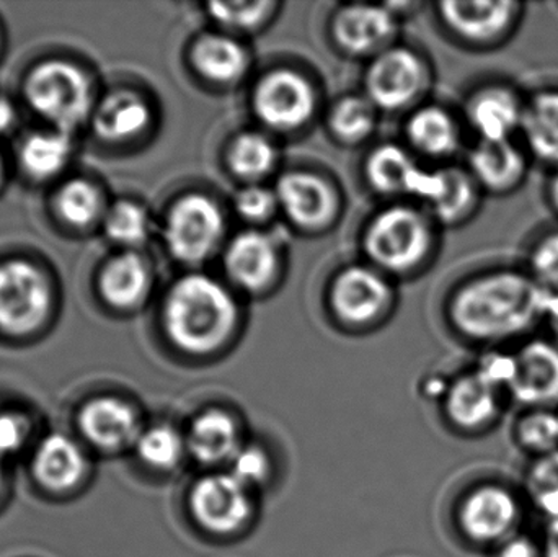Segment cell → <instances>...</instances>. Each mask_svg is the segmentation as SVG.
<instances>
[{
  "mask_svg": "<svg viewBox=\"0 0 558 557\" xmlns=\"http://www.w3.org/2000/svg\"><path fill=\"white\" fill-rule=\"evenodd\" d=\"M137 460L157 473L175 471L189 455L185 434L170 424H153L144 427L134 445Z\"/></svg>",
  "mask_w": 558,
  "mask_h": 557,
  "instance_id": "obj_31",
  "label": "cell"
},
{
  "mask_svg": "<svg viewBox=\"0 0 558 557\" xmlns=\"http://www.w3.org/2000/svg\"><path fill=\"white\" fill-rule=\"evenodd\" d=\"M25 98L29 108L52 130L71 134V131L90 120L95 95L90 77L74 62L49 59L26 75Z\"/></svg>",
  "mask_w": 558,
  "mask_h": 557,
  "instance_id": "obj_3",
  "label": "cell"
},
{
  "mask_svg": "<svg viewBox=\"0 0 558 557\" xmlns=\"http://www.w3.org/2000/svg\"><path fill=\"white\" fill-rule=\"evenodd\" d=\"M544 556L558 557V520H554L553 525L547 530L546 546H544Z\"/></svg>",
  "mask_w": 558,
  "mask_h": 557,
  "instance_id": "obj_45",
  "label": "cell"
},
{
  "mask_svg": "<svg viewBox=\"0 0 558 557\" xmlns=\"http://www.w3.org/2000/svg\"><path fill=\"white\" fill-rule=\"evenodd\" d=\"M54 209L65 225L88 228L107 213L104 193L90 180L72 179L54 196Z\"/></svg>",
  "mask_w": 558,
  "mask_h": 557,
  "instance_id": "obj_33",
  "label": "cell"
},
{
  "mask_svg": "<svg viewBox=\"0 0 558 557\" xmlns=\"http://www.w3.org/2000/svg\"><path fill=\"white\" fill-rule=\"evenodd\" d=\"M90 121L101 140L126 143L149 126V104L137 92L118 88L97 101Z\"/></svg>",
  "mask_w": 558,
  "mask_h": 557,
  "instance_id": "obj_23",
  "label": "cell"
},
{
  "mask_svg": "<svg viewBox=\"0 0 558 557\" xmlns=\"http://www.w3.org/2000/svg\"><path fill=\"white\" fill-rule=\"evenodd\" d=\"M105 235L124 249H137L149 239L150 216L140 203L121 199L101 219Z\"/></svg>",
  "mask_w": 558,
  "mask_h": 557,
  "instance_id": "obj_34",
  "label": "cell"
},
{
  "mask_svg": "<svg viewBox=\"0 0 558 557\" xmlns=\"http://www.w3.org/2000/svg\"><path fill=\"white\" fill-rule=\"evenodd\" d=\"M549 199L550 205L558 213V170L554 173L553 180L549 183Z\"/></svg>",
  "mask_w": 558,
  "mask_h": 557,
  "instance_id": "obj_48",
  "label": "cell"
},
{
  "mask_svg": "<svg viewBox=\"0 0 558 557\" xmlns=\"http://www.w3.org/2000/svg\"><path fill=\"white\" fill-rule=\"evenodd\" d=\"M252 493L229 471L209 473L192 487L190 510L195 522L211 535H234L252 519Z\"/></svg>",
  "mask_w": 558,
  "mask_h": 557,
  "instance_id": "obj_9",
  "label": "cell"
},
{
  "mask_svg": "<svg viewBox=\"0 0 558 557\" xmlns=\"http://www.w3.org/2000/svg\"><path fill=\"white\" fill-rule=\"evenodd\" d=\"M554 294L530 274L495 270L456 291L449 316L474 342L498 343L526 336L549 313Z\"/></svg>",
  "mask_w": 558,
  "mask_h": 557,
  "instance_id": "obj_1",
  "label": "cell"
},
{
  "mask_svg": "<svg viewBox=\"0 0 558 557\" xmlns=\"http://www.w3.org/2000/svg\"><path fill=\"white\" fill-rule=\"evenodd\" d=\"M3 173H5V170H3V160H2V156H0V183H2Z\"/></svg>",
  "mask_w": 558,
  "mask_h": 557,
  "instance_id": "obj_49",
  "label": "cell"
},
{
  "mask_svg": "<svg viewBox=\"0 0 558 557\" xmlns=\"http://www.w3.org/2000/svg\"><path fill=\"white\" fill-rule=\"evenodd\" d=\"M52 307L48 277L23 258L0 264V332L26 337L41 329Z\"/></svg>",
  "mask_w": 558,
  "mask_h": 557,
  "instance_id": "obj_5",
  "label": "cell"
},
{
  "mask_svg": "<svg viewBox=\"0 0 558 557\" xmlns=\"http://www.w3.org/2000/svg\"><path fill=\"white\" fill-rule=\"evenodd\" d=\"M315 110V94L304 75L291 69H277L262 77L254 90V111L271 130H299Z\"/></svg>",
  "mask_w": 558,
  "mask_h": 557,
  "instance_id": "obj_10",
  "label": "cell"
},
{
  "mask_svg": "<svg viewBox=\"0 0 558 557\" xmlns=\"http://www.w3.org/2000/svg\"><path fill=\"white\" fill-rule=\"evenodd\" d=\"M192 62L196 71L218 84L239 81L248 68L247 51L231 36L203 35L192 49Z\"/></svg>",
  "mask_w": 558,
  "mask_h": 557,
  "instance_id": "obj_27",
  "label": "cell"
},
{
  "mask_svg": "<svg viewBox=\"0 0 558 557\" xmlns=\"http://www.w3.org/2000/svg\"><path fill=\"white\" fill-rule=\"evenodd\" d=\"M26 461L33 486L48 499L77 497L94 477V453L74 432H43Z\"/></svg>",
  "mask_w": 558,
  "mask_h": 557,
  "instance_id": "obj_4",
  "label": "cell"
},
{
  "mask_svg": "<svg viewBox=\"0 0 558 557\" xmlns=\"http://www.w3.org/2000/svg\"><path fill=\"white\" fill-rule=\"evenodd\" d=\"M225 267L229 277L244 290H265L278 274L277 241L267 232H241L226 251Z\"/></svg>",
  "mask_w": 558,
  "mask_h": 557,
  "instance_id": "obj_20",
  "label": "cell"
},
{
  "mask_svg": "<svg viewBox=\"0 0 558 557\" xmlns=\"http://www.w3.org/2000/svg\"><path fill=\"white\" fill-rule=\"evenodd\" d=\"M72 156V143L62 131H39L29 134L20 146V164L36 180L59 175L68 167Z\"/></svg>",
  "mask_w": 558,
  "mask_h": 557,
  "instance_id": "obj_30",
  "label": "cell"
},
{
  "mask_svg": "<svg viewBox=\"0 0 558 557\" xmlns=\"http://www.w3.org/2000/svg\"><path fill=\"white\" fill-rule=\"evenodd\" d=\"M497 386L475 370L448 386L446 412L459 427L474 431L497 414Z\"/></svg>",
  "mask_w": 558,
  "mask_h": 557,
  "instance_id": "obj_25",
  "label": "cell"
},
{
  "mask_svg": "<svg viewBox=\"0 0 558 557\" xmlns=\"http://www.w3.org/2000/svg\"><path fill=\"white\" fill-rule=\"evenodd\" d=\"M428 74L422 59L405 48H389L374 58L366 72V94L374 107L397 110L425 92Z\"/></svg>",
  "mask_w": 558,
  "mask_h": 557,
  "instance_id": "obj_12",
  "label": "cell"
},
{
  "mask_svg": "<svg viewBox=\"0 0 558 557\" xmlns=\"http://www.w3.org/2000/svg\"><path fill=\"white\" fill-rule=\"evenodd\" d=\"M10 464L3 463L0 460V507L5 504L7 497H9L10 493V484H12V480H10Z\"/></svg>",
  "mask_w": 558,
  "mask_h": 557,
  "instance_id": "obj_46",
  "label": "cell"
},
{
  "mask_svg": "<svg viewBox=\"0 0 558 557\" xmlns=\"http://www.w3.org/2000/svg\"><path fill=\"white\" fill-rule=\"evenodd\" d=\"M225 235V216L215 199L190 193L167 213L163 241L167 251L183 264H199L215 254Z\"/></svg>",
  "mask_w": 558,
  "mask_h": 557,
  "instance_id": "obj_8",
  "label": "cell"
},
{
  "mask_svg": "<svg viewBox=\"0 0 558 557\" xmlns=\"http://www.w3.org/2000/svg\"><path fill=\"white\" fill-rule=\"evenodd\" d=\"M228 471L248 489L255 491L268 483L274 468H271L270 457L264 448L258 445L244 444L234 460L229 463Z\"/></svg>",
  "mask_w": 558,
  "mask_h": 557,
  "instance_id": "obj_40",
  "label": "cell"
},
{
  "mask_svg": "<svg viewBox=\"0 0 558 557\" xmlns=\"http://www.w3.org/2000/svg\"><path fill=\"white\" fill-rule=\"evenodd\" d=\"M396 12L383 5H344L333 19L338 45L350 55L379 51L396 35Z\"/></svg>",
  "mask_w": 558,
  "mask_h": 557,
  "instance_id": "obj_21",
  "label": "cell"
},
{
  "mask_svg": "<svg viewBox=\"0 0 558 557\" xmlns=\"http://www.w3.org/2000/svg\"><path fill=\"white\" fill-rule=\"evenodd\" d=\"M153 287V274L146 258L128 251L114 255L101 268L98 290L114 310L128 311L140 306Z\"/></svg>",
  "mask_w": 558,
  "mask_h": 557,
  "instance_id": "obj_24",
  "label": "cell"
},
{
  "mask_svg": "<svg viewBox=\"0 0 558 557\" xmlns=\"http://www.w3.org/2000/svg\"><path fill=\"white\" fill-rule=\"evenodd\" d=\"M277 156V147L265 134L244 133L232 141L228 162L235 175L257 180L274 169Z\"/></svg>",
  "mask_w": 558,
  "mask_h": 557,
  "instance_id": "obj_35",
  "label": "cell"
},
{
  "mask_svg": "<svg viewBox=\"0 0 558 557\" xmlns=\"http://www.w3.org/2000/svg\"><path fill=\"white\" fill-rule=\"evenodd\" d=\"M523 3L513 0H451L439 5V15L458 38L469 45L494 48L513 35L523 16Z\"/></svg>",
  "mask_w": 558,
  "mask_h": 557,
  "instance_id": "obj_11",
  "label": "cell"
},
{
  "mask_svg": "<svg viewBox=\"0 0 558 557\" xmlns=\"http://www.w3.org/2000/svg\"><path fill=\"white\" fill-rule=\"evenodd\" d=\"M498 557H537V553L527 540L518 538L507 543Z\"/></svg>",
  "mask_w": 558,
  "mask_h": 557,
  "instance_id": "obj_43",
  "label": "cell"
},
{
  "mask_svg": "<svg viewBox=\"0 0 558 557\" xmlns=\"http://www.w3.org/2000/svg\"><path fill=\"white\" fill-rule=\"evenodd\" d=\"M234 296L215 278L186 275L173 283L162 310L163 329L170 342L189 355L218 352L238 326Z\"/></svg>",
  "mask_w": 558,
  "mask_h": 557,
  "instance_id": "obj_2",
  "label": "cell"
},
{
  "mask_svg": "<svg viewBox=\"0 0 558 557\" xmlns=\"http://www.w3.org/2000/svg\"><path fill=\"white\" fill-rule=\"evenodd\" d=\"M330 300L340 319L363 326L386 311L390 288L383 275L373 268L354 265L335 278Z\"/></svg>",
  "mask_w": 558,
  "mask_h": 557,
  "instance_id": "obj_15",
  "label": "cell"
},
{
  "mask_svg": "<svg viewBox=\"0 0 558 557\" xmlns=\"http://www.w3.org/2000/svg\"><path fill=\"white\" fill-rule=\"evenodd\" d=\"M546 320L550 324V329L556 334L558 340V294H554L553 301H550L549 313H547Z\"/></svg>",
  "mask_w": 558,
  "mask_h": 557,
  "instance_id": "obj_47",
  "label": "cell"
},
{
  "mask_svg": "<svg viewBox=\"0 0 558 557\" xmlns=\"http://www.w3.org/2000/svg\"><path fill=\"white\" fill-rule=\"evenodd\" d=\"M15 123V108L9 98L0 95V134L7 133Z\"/></svg>",
  "mask_w": 558,
  "mask_h": 557,
  "instance_id": "obj_44",
  "label": "cell"
},
{
  "mask_svg": "<svg viewBox=\"0 0 558 557\" xmlns=\"http://www.w3.org/2000/svg\"><path fill=\"white\" fill-rule=\"evenodd\" d=\"M471 175L485 192L508 195L526 180L530 160L523 147L510 141H478L469 156Z\"/></svg>",
  "mask_w": 558,
  "mask_h": 557,
  "instance_id": "obj_18",
  "label": "cell"
},
{
  "mask_svg": "<svg viewBox=\"0 0 558 557\" xmlns=\"http://www.w3.org/2000/svg\"><path fill=\"white\" fill-rule=\"evenodd\" d=\"M185 438L189 457L208 468L229 467L245 444L238 419L216 408L196 415Z\"/></svg>",
  "mask_w": 558,
  "mask_h": 557,
  "instance_id": "obj_19",
  "label": "cell"
},
{
  "mask_svg": "<svg viewBox=\"0 0 558 557\" xmlns=\"http://www.w3.org/2000/svg\"><path fill=\"white\" fill-rule=\"evenodd\" d=\"M526 101L508 84H488L471 95L465 117L478 141H510L521 133Z\"/></svg>",
  "mask_w": 558,
  "mask_h": 557,
  "instance_id": "obj_14",
  "label": "cell"
},
{
  "mask_svg": "<svg viewBox=\"0 0 558 557\" xmlns=\"http://www.w3.org/2000/svg\"><path fill=\"white\" fill-rule=\"evenodd\" d=\"M481 186L468 170L448 167L439 170V190L432 199L433 213L439 221L456 225L477 209Z\"/></svg>",
  "mask_w": 558,
  "mask_h": 557,
  "instance_id": "obj_29",
  "label": "cell"
},
{
  "mask_svg": "<svg viewBox=\"0 0 558 557\" xmlns=\"http://www.w3.org/2000/svg\"><path fill=\"white\" fill-rule=\"evenodd\" d=\"M43 432L41 421L29 405L0 402V460L3 463L28 457Z\"/></svg>",
  "mask_w": 558,
  "mask_h": 557,
  "instance_id": "obj_32",
  "label": "cell"
},
{
  "mask_svg": "<svg viewBox=\"0 0 558 557\" xmlns=\"http://www.w3.org/2000/svg\"><path fill=\"white\" fill-rule=\"evenodd\" d=\"M520 510L508 491L485 486L472 493L462 504L461 525L475 542H497L513 530Z\"/></svg>",
  "mask_w": 558,
  "mask_h": 557,
  "instance_id": "obj_22",
  "label": "cell"
},
{
  "mask_svg": "<svg viewBox=\"0 0 558 557\" xmlns=\"http://www.w3.org/2000/svg\"><path fill=\"white\" fill-rule=\"evenodd\" d=\"M527 491L544 513L558 520V450L534 463L527 474Z\"/></svg>",
  "mask_w": 558,
  "mask_h": 557,
  "instance_id": "obj_39",
  "label": "cell"
},
{
  "mask_svg": "<svg viewBox=\"0 0 558 557\" xmlns=\"http://www.w3.org/2000/svg\"><path fill=\"white\" fill-rule=\"evenodd\" d=\"M517 437L521 447L541 457L554 453L558 450V415L544 409L524 415L518 424Z\"/></svg>",
  "mask_w": 558,
  "mask_h": 557,
  "instance_id": "obj_38",
  "label": "cell"
},
{
  "mask_svg": "<svg viewBox=\"0 0 558 557\" xmlns=\"http://www.w3.org/2000/svg\"><path fill=\"white\" fill-rule=\"evenodd\" d=\"M277 3L258 0V2H213L208 5L209 15L219 25L231 29L251 32L270 19Z\"/></svg>",
  "mask_w": 558,
  "mask_h": 557,
  "instance_id": "obj_37",
  "label": "cell"
},
{
  "mask_svg": "<svg viewBox=\"0 0 558 557\" xmlns=\"http://www.w3.org/2000/svg\"><path fill=\"white\" fill-rule=\"evenodd\" d=\"M366 172L371 185L387 195H413L432 203L439 190V170L426 172L393 144L377 147L371 154Z\"/></svg>",
  "mask_w": 558,
  "mask_h": 557,
  "instance_id": "obj_16",
  "label": "cell"
},
{
  "mask_svg": "<svg viewBox=\"0 0 558 557\" xmlns=\"http://www.w3.org/2000/svg\"><path fill=\"white\" fill-rule=\"evenodd\" d=\"M530 275L553 294H558V229L547 232L531 249Z\"/></svg>",
  "mask_w": 558,
  "mask_h": 557,
  "instance_id": "obj_41",
  "label": "cell"
},
{
  "mask_svg": "<svg viewBox=\"0 0 558 557\" xmlns=\"http://www.w3.org/2000/svg\"><path fill=\"white\" fill-rule=\"evenodd\" d=\"M279 208L301 228L328 225L337 213L338 199L330 183L315 173L289 172L278 180Z\"/></svg>",
  "mask_w": 558,
  "mask_h": 557,
  "instance_id": "obj_17",
  "label": "cell"
},
{
  "mask_svg": "<svg viewBox=\"0 0 558 557\" xmlns=\"http://www.w3.org/2000/svg\"><path fill=\"white\" fill-rule=\"evenodd\" d=\"M521 134L527 150L558 166V90H541L526 101Z\"/></svg>",
  "mask_w": 558,
  "mask_h": 557,
  "instance_id": "obj_26",
  "label": "cell"
},
{
  "mask_svg": "<svg viewBox=\"0 0 558 557\" xmlns=\"http://www.w3.org/2000/svg\"><path fill=\"white\" fill-rule=\"evenodd\" d=\"M513 376L508 391L514 401L531 408L558 404V346L531 340L513 353Z\"/></svg>",
  "mask_w": 558,
  "mask_h": 557,
  "instance_id": "obj_13",
  "label": "cell"
},
{
  "mask_svg": "<svg viewBox=\"0 0 558 557\" xmlns=\"http://www.w3.org/2000/svg\"><path fill=\"white\" fill-rule=\"evenodd\" d=\"M275 190L262 185H248L235 195V209L242 218L252 222L267 221L278 208Z\"/></svg>",
  "mask_w": 558,
  "mask_h": 557,
  "instance_id": "obj_42",
  "label": "cell"
},
{
  "mask_svg": "<svg viewBox=\"0 0 558 557\" xmlns=\"http://www.w3.org/2000/svg\"><path fill=\"white\" fill-rule=\"evenodd\" d=\"M407 136L426 156L448 157L461 147V128L445 108H420L407 124Z\"/></svg>",
  "mask_w": 558,
  "mask_h": 557,
  "instance_id": "obj_28",
  "label": "cell"
},
{
  "mask_svg": "<svg viewBox=\"0 0 558 557\" xmlns=\"http://www.w3.org/2000/svg\"><path fill=\"white\" fill-rule=\"evenodd\" d=\"M146 422L134 402L118 395H95L74 414V434L94 455L117 457L134 450Z\"/></svg>",
  "mask_w": 558,
  "mask_h": 557,
  "instance_id": "obj_6",
  "label": "cell"
},
{
  "mask_svg": "<svg viewBox=\"0 0 558 557\" xmlns=\"http://www.w3.org/2000/svg\"><path fill=\"white\" fill-rule=\"evenodd\" d=\"M367 255L379 267L405 271L428 254L432 231L422 213L409 206H393L379 213L364 238Z\"/></svg>",
  "mask_w": 558,
  "mask_h": 557,
  "instance_id": "obj_7",
  "label": "cell"
},
{
  "mask_svg": "<svg viewBox=\"0 0 558 557\" xmlns=\"http://www.w3.org/2000/svg\"><path fill=\"white\" fill-rule=\"evenodd\" d=\"M374 126H376V107L367 97L343 98L331 110V131L347 143L363 141L373 133Z\"/></svg>",
  "mask_w": 558,
  "mask_h": 557,
  "instance_id": "obj_36",
  "label": "cell"
}]
</instances>
